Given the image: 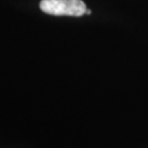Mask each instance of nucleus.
Returning <instances> with one entry per match:
<instances>
[{
  "label": "nucleus",
  "mask_w": 148,
  "mask_h": 148,
  "mask_svg": "<svg viewBox=\"0 0 148 148\" xmlns=\"http://www.w3.org/2000/svg\"><path fill=\"white\" fill-rule=\"evenodd\" d=\"M86 14H91V10H88V9H87V12H86Z\"/></svg>",
  "instance_id": "2"
},
{
  "label": "nucleus",
  "mask_w": 148,
  "mask_h": 148,
  "mask_svg": "<svg viewBox=\"0 0 148 148\" xmlns=\"http://www.w3.org/2000/svg\"><path fill=\"white\" fill-rule=\"evenodd\" d=\"M40 8L43 12L52 16H81L87 12L82 0H42Z\"/></svg>",
  "instance_id": "1"
}]
</instances>
